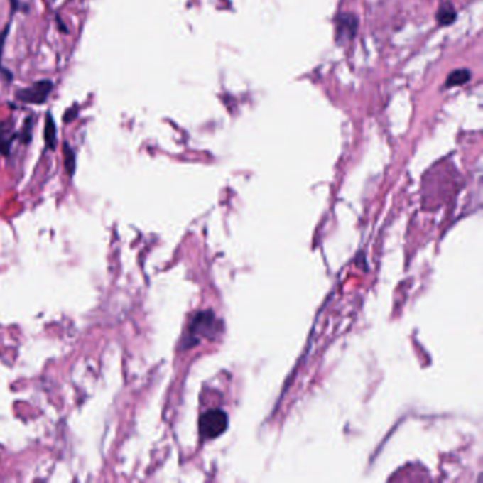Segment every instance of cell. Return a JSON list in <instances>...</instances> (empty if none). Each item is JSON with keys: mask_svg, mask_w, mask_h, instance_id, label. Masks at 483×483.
I'll use <instances>...</instances> for the list:
<instances>
[{"mask_svg": "<svg viewBox=\"0 0 483 483\" xmlns=\"http://www.w3.org/2000/svg\"><path fill=\"white\" fill-rule=\"evenodd\" d=\"M229 427L227 414L223 410L215 408L205 413L199 421L200 435L205 440H215L220 437Z\"/></svg>", "mask_w": 483, "mask_h": 483, "instance_id": "1", "label": "cell"}, {"mask_svg": "<svg viewBox=\"0 0 483 483\" xmlns=\"http://www.w3.org/2000/svg\"><path fill=\"white\" fill-rule=\"evenodd\" d=\"M53 87L54 84L50 80H41L27 88L18 89L16 92V98L24 104L41 105L47 101L50 92L53 91Z\"/></svg>", "mask_w": 483, "mask_h": 483, "instance_id": "2", "label": "cell"}, {"mask_svg": "<svg viewBox=\"0 0 483 483\" xmlns=\"http://www.w3.org/2000/svg\"><path fill=\"white\" fill-rule=\"evenodd\" d=\"M336 40L339 43L350 41L357 31V18L352 14H340L336 18Z\"/></svg>", "mask_w": 483, "mask_h": 483, "instance_id": "3", "label": "cell"}, {"mask_svg": "<svg viewBox=\"0 0 483 483\" xmlns=\"http://www.w3.org/2000/svg\"><path fill=\"white\" fill-rule=\"evenodd\" d=\"M14 124L11 121H4L0 124V153L7 155L16 138L21 136V134L14 132Z\"/></svg>", "mask_w": 483, "mask_h": 483, "instance_id": "4", "label": "cell"}, {"mask_svg": "<svg viewBox=\"0 0 483 483\" xmlns=\"http://www.w3.org/2000/svg\"><path fill=\"white\" fill-rule=\"evenodd\" d=\"M457 20V10L452 3L445 1L437 11V21L441 26H450Z\"/></svg>", "mask_w": 483, "mask_h": 483, "instance_id": "5", "label": "cell"}, {"mask_svg": "<svg viewBox=\"0 0 483 483\" xmlns=\"http://www.w3.org/2000/svg\"><path fill=\"white\" fill-rule=\"evenodd\" d=\"M44 141L50 151H54L57 146V126L51 116V114H47L45 116V128H44Z\"/></svg>", "mask_w": 483, "mask_h": 483, "instance_id": "6", "label": "cell"}, {"mask_svg": "<svg viewBox=\"0 0 483 483\" xmlns=\"http://www.w3.org/2000/svg\"><path fill=\"white\" fill-rule=\"evenodd\" d=\"M471 78V72L465 68L462 70H455L454 72H451L447 78V87H460L464 85L470 81Z\"/></svg>", "mask_w": 483, "mask_h": 483, "instance_id": "7", "label": "cell"}, {"mask_svg": "<svg viewBox=\"0 0 483 483\" xmlns=\"http://www.w3.org/2000/svg\"><path fill=\"white\" fill-rule=\"evenodd\" d=\"M64 163L67 173L72 176L75 170V152L68 146V143H64Z\"/></svg>", "mask_w": 483, "mask_h": 483, "instance_id": "8", "label": "cell"}]
</instances>
